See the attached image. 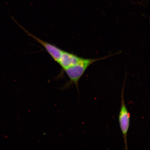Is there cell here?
<instances>
[{
  "label": "cell",
  "mask_w": 150,
  "mask_h": 150,
  "mask_svg": "<svg viewBox=\"0 0 150 150\" xmlns=\"http://www.w3.org/2000/svg\"><path fill=\"white\" fill-rule=\"evenodd\" d=\"M111 56L98 58V59H84L82 58L76 64L65 69L63 74L65 73L68 76L69 80L63 86L62 89H68L71 85L75 84L78 90V83L81 78L90 66L97 61L101 60L110 57Z\"/></svg>",
  "instance_id": "obj_1"
},
{
  "label": "cell",
  "mask_w": 150,
  "mask_h": 150,
  "mask_svg": "<svg viewBox=\"0 0 150 150\" xmlns=\"http://www.w3.org/2000/svg\"><path fill=\"white\" fill-rule=\"evenodd\" d=\"M125 81L123 84L121 93V102L120 110L119 116V120L120 127L123 134L125 144V149H128L127 144V134L128 133L130 122V114L128 111L125 105L124 97V89Z\"/></svg>",
  "instance_id": "obj_2"
},
{
  "label": "cell",
  "mask_w": 150,
  "mask_h": 150,
  "mask_svg": "<svg viewBox=\"0 0 150 150\" xmlns=\"http://www.w3.org/2000/svg\"><path fill=\"white\" fill-rule=\"evenodd\" d=\"M16 22L18 24V25L28 35H29L30 37H32L37 42H38L39 44H40L41 45L44 47L45 50L49 54V55L51 56L52 59L55 61L57 63H59L60 58L61 54L62 53L63 50H62L61 49L58 47L55 46V45L46 42L45 41L42 40V39L38 38L35 36V35L30 33L25 28L22 27L21 25L18 24V22H17L16 21Z\"/></svg>",
  "instance_id": "obj_3"
},
{
  "label": "cell",
  "mask_w": 150,
  "mask_h": 150,
  "mask_svg": "<svg viewBox=\"0 0 150 150\" xmlns=\"http://www.w3.org/2000/svg\"><path fill=\"white\" fill-rule=\"evenodd\" d=\"M82 58L74 54L63 50L58 63L62 67L61 72L59 75L63 73L65 69L78 63Z\"/></svg>",
  "instance_id": "obj_4"
}]
</instances>
